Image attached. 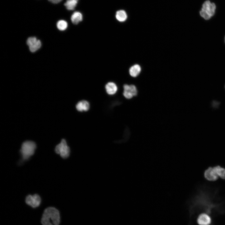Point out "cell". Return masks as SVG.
Listing matches in <instances>:
<instances>
[{
    "instance_id": "cell-3",
    "label": "cell",
    "mask_w": 225,
    "mask_h": 225,
    "mask_svg": "<svg viewBox=\"0 0 225 225\" xmlns=\"http://www.w3.org/2000/svg\"><path fill=\"white\" fill-rule=\"evenodd\" d=\"M216 8L214 3L206 0L202 4L199 12L200 15L204 19L208 20L214 15Z\"/></svg>"
},
{
    "instance_id": "cell-6",
    "label": "cell",
    "mask_w": 225,
    "mask_h": 225,
    "mask_svg": "<svg viewBox=\"0 0 225 225\" xmlns=\"http://www.w3.org/2000/svg\"><path fill=\"white\" fill-rule=\"evenodd\" d=\"M41 201L40 196L37 194L32 195H29L25 198V202L27 204L33 208L38 207L40 205Z\"/></svg>"
},
{
    "instance_id": "cell-12",
    "label": "cell",
    "mask_w": 225,
    "mask_h": 225,
    "mask_svg": "<svg viewBox=\"0 0 225 225\" xmlns=\"http://www.w3.org/2000/svg\"><path fill=\"white\" fill-rule=\"evenodd\" d=\"M83 16L80 12L76 11L73 12L71 16V21L74 24H77L82 20Z\"/></svg>"
},
{
    "instance_id": "cell-15",
    "label": "cell",
    "mask_w": 225,
    "mask_h": 225,
    "mask_svg": "<svg viewBox=\"0 0 225 225\" xmlns=\"http://www.w3.org/2000/svg\"><path fill=\"white\" fill-rule=\"evenodd\" d=\"M217 175L223 179H225V169L219 166L213 168Z\"/></svg>"
},
{
    "instance_id": "cell-19",
    "label": "cell",
    "mask_w": 225,
    "mask_h": 225,
    "mask_svg": "<svg viewBox=\"0 0 225 225\" xmlns=\"http://www.w3.org/2000/svg\"><path fill=\"white\" fill-rule=\"evenodd\" d=\"M49 2L54 4L58 3L61 2L62 0H48Z\"/></svg>"
},
{
    "instance_id": "cell-9",
    "label": "cell",
    "mask_w": 225,
    "mask_h": 225,
    "mask_svg": "<svg viewBox=\"0 0 225 225\" xmlns=\"http://www.w3.org/2000/svg\"><path fill=\"white\" fill-rule=\"evenodd\" d=\"M105 89L106 92L108 95H112L115 94L117 92L118 87L115 83L110 82L106 84Z\"/></svg>"
},
{
    "instance_id": "cell-1",
    "label": "cell",
    "mask_w": 225,
    "mask_h": 225,
    "mask_svg": "<svg viewBox=\"0 0 225 225\" xmlns=\"http://www.w3.org/2000/svg\"><path fill=\"white\" fill-rule=\"evenodd\" d=\"M60 222V214L57 209L50 207L44 210L41 220L42 225H59Z\"/></svg>"
},
{
    "instance_id": "cell-17",
    "label": "cell",
    "mask_w": 225,
    "mask_h": 225,
    "mask_svg": "<svg viewBox=\"0 0 225 225\" xmlns=\"http://www.w3.org/2000/svg\"><path fill=\"white\" fill-rule=\"evenodd\" d=\"M41 46L40 41L38 40L37 42L33 45L29 47L30 51L32 52H34L40 48Z\"/></svg>"
},
{
    "instance_id": "cell-11",
    "label": "cell",
    "mask_w": 225,
    "mask_h": 225,
    "mask_svg": "<svg viewBox=\"0 0 225 225\" xmlns=\"http://www.w3.org/2000/svg\"><path fill=\"white\" fill-rule=\"evenodd\" d=\"M141 70L140 66L138 64H135L130 67L129 70V72L132 77H136L140 73Z\"/></svg>"
},
{
    "instance_id": "cell-18",
    "label": "cell",
    "mask_w": 225,
    "mask_h": 225,
    "mask_svg": "<svg viewBox=\"0 0 225 225\" xmlns=\"http://www.w3.org/2000/svg\"><path fill=\"white\" fill-rule=\"evenodd\" d=\"M38 40L35 37H30L28 39L27 43L29 47H30L34 44Z\"/></svg>"
},
{
    "instance_id": "cell-10",
    "label": "cell",
    "mask_w": 225,
    "mask_h": 225,
    "mask_svg": "<svg viewBox=\"0 0 225 225\" xmlns=\"http://www.w3.org/2000/svg\"><path fill=\"white\" fill-rule=\"evenodd\" d=\"M90 108L88 102L86 100H82L78 102L76 105L77 110L79 112H86Z\"/></svg>"
},
{
    "instance_id": "cell-14",
    "label": "cell",
    "mask_w": 225,
    "mask_h": 225,
    "mask_svg": "<svg viewBox=\"0 0 225 225\" xmlns=\"http://www.w3.org/2000/svg\"><path fill=\"white\" fill-rule=\"evenodd\" d=\"M78 0H67L64 3V5L66 8L69 10H74L76 7Z\"/></svg>"
},
{
    "instance_id": "cell-2",
    "label": "cell",
    "mask_w": 225,
    "mask_h": 225,
    "mask_svg": "<svg viewBox=\"0 0 225 225\" xmlns=\"http://www.w3.org/2000/svg\"><path fill=\"white\" fill-rule=\"evenodd\" d=\"M36 148V144L33 141H27L24 142L20 150L22 159L27 160L32 156L35 152Z\"/></svg>"
},
{
    "instance_id": "cell-13",
    "label": "cell",
    "mask_w": 225,
    "mask_h": 225,
    "mask_svg": "<svg viewBox=\"0 0 225 225\" xmlns=\"http://www.w3.org/2000/svg\"><path fill=\"white\" fill-rule=\"evenodd\" d=\"M116 18L117 20L121 22L125 21L127 18L126 12L123 10H119L116 12Z\"/></svg>"
},
{
    "instance_id": "cell-5",
    "label": "cell",
    "mask_w": 225,
    "mask_h": 225,
    "mask_svg": "<svg viewBox=\"0 0 225 225\" xmlns=\"http://www.w3.org/2000/svg\"><path fill=\"white\" fill-rule=\"evenodd\" d=\"M123 94L126 98L130 99L137 94V90L136 86L132 84H125L123 86Z\"/></svg>"
},
{
    "instance_id": "cell-4",
    "label": "cell",
    "mask_w": 225,
    "mask_h": 225,
    "mask_svg": "<svg viewBox=\"0 0 225 225\" xmlns=\"http://www.w3.org/2000/svg\"><path fill=\"white\" fill-rule=\"evenodd\" d=\"M55 151L57 153L59 154L64 159L68 158L70 153V148L66 140L64 139H62L60 143L56 146Z\"/></svg>"
},
{
    "instance_id": "cell-7",
    "label": "cell",
    "mask_w": 225,
    "mask_h": 225,
    "mask_svg": "<svg viewBox=\"0 0 225 225\" xmlns=\"http://www.w3.org/2000/svg\"><path fill=\"white\" fill-rule=\"evenodd\" d=\"M197 222L199 225H210L211 223L212 219L208 215L202 213L198 216Z\"/></svg>"
},
{
    "instance_id": "cell-20",
    "label": "cell",
    "mask_w": 225,
    "mask_h": 225,
    "mask_svg": "<svg viewBox=\"0 0 225 225\" xmlns=\"http://www.w3.org/2000/svg\"></svg>"
},
{
    "instance_id": "cell-16",
    "label": "cell",
    "mask_w": 225,
    "mask_h": 225,
    "mask_svg": "<svg viewBox=\"0 0 225 225\" xmlns=\"http://www.w3.org/2000/svg\"><path fill=\"white\" fill-rule=\"evenodd\" d=\"M58 28L60 30L63 31L66 30L68 27L67 22L64 20H60L58 21L57 24Z\"/></svg>"
},
{
    "instance_id": "cell-8",
    "label": "cell",
    "mask_w": 225,
    "mask_h": 225,
    "mask_svg": "<svg viewBox=\"0 0 225 225\" xmlns=\"http://www.w3.org/2000/svg\"><path fill=\"white\" fill-rule=\"evenodd\" d=\"M205 178L210 181H215L217 180L218 176L217 175L213 168L210 167L206 170L204 172Z\"/></svg>"
}]
</instances>
